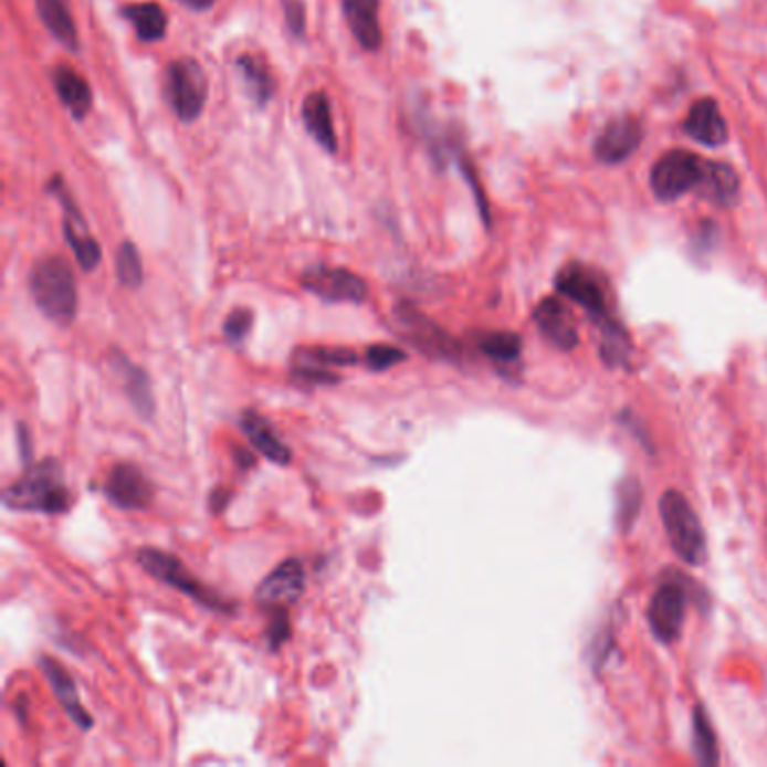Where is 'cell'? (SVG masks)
<instances>
[{
    "label": "cell",
    "mask_w": 767,
    "mask_h": 767,
    "mask_svg": "<svg viewBox=\"0 0 767 767\" xmlns=\"http://www.w3.org/2000/svg\"><path fill=\"white\" fill-rule=\"evenodd\" d=\"M3 502L14 511H39V514H66L73 504L71 488L63 480V469L56 460H41L30 464L23 475L6 488Z\"/></svg>",
    "instance_id": "obj_1"
},
{
    "label": "cell",
    "mask_w": 767,
    "mask_h": 767,
    "mask_svg": "<svg viewBox=\"0 0 767 767\" xmlns=\"http://www.w3.org/2000/svg\"><path fill=\"white\" fill-rule=\"evenodd\" d=\"M30 293L39 311L54 325L66 327L77 315V282L66 260L45 258L30 273Z\"/></svg>",
    "instance_id": "obj_2"
},
{
    "label": "cell",
    "mask_w": 767,
    "mask_h": 767,
    "mask_svg": "<svg viewBox=\"0 0 767 767\" xmlns=\"http://www.w3.org/2000/svg\"><path fill=\"white\" fill-rule=\"evenodd\" d=\"M660 514L675 554L689 563L700 565L707 558V538L705 529L693 506L677 491H666L660 502Z\"/></svg>",
    "instance_id": "obj_3"
},
{
    "label": "cell",
    "mask_w": 767,
    "mask_h": 767,
    "mask_svg": "<svg viewBox=\"0 0 767 767\" xmlns=\"http://www.w3.org/2000/svg\"><path fill=\"white\" fill-rule=\"evenodd\" d=\"M138 563L140 567L151 574L154 579L180 590L182 595L191 597L195 601L203 603L206 608H212V610H232L225 599H221L219 595H214L208 586H203L195 574H191L176 556L162 551V549H154V547H145L138 551Z\"/></svg>",
    "instance_id": "obj_4"
},
{
    "label": "cell",
    "mask_w": 767,
    "mask_h": 767,
    "mask_svg": "<svg viewBox=\"0 0 767 767\" xmlns=\"http://www.w3.org/2000/svg\"><path fill=\"white\" fill-rule=\"evenodd\" d=\"M707 174V160H702L700 156L684 151V149H673L666 151L651 171V187L653 195L660 201H677L684 195H689L691 189L700 187Z\"/></svg>",
    "instance_id": "obj_5"
},
{
    "label": "cell",
    "mask_w": 767,
    "mask_h": 767,
    "mask_svg": "<svg viewBox=\"0 0 767 767\" xmlns=\"http://www.w3.org/2000/svg\"><path fill=\"white\" fill-rule=\"evenodd\" d=\"M167 99L182 122H195L208 104V77L195 59H178L167 69Z\"/></svg>",
    "instance_id": "obj_6"
},
{
    "label": "cell",
    "mask_w": 767,
    "mask_h": 767,
    "mask_svg": "<svg viewBox=\"0 0 767 767\" xmlns=\"http://www.w3.org/2000/svg\"><path fill=\"white\" fill-rule=\"evenodd\" d=\"M395 315L399 319L406 338L425 356L445 358V360L460 356V345L443 329H439L432 319H428L423 313H419L414 306L399 304L395 308Z\"/></svg>",
    "instance_id": "obj_7"
},
{
    "label": "cell",
    "mask_w": 767,
    "mask_h": 767,
    "mask_svg": "<svg viewBox=\"0 0 767 767\" xmlns=\"http://www.w3.org/2000/svg\"><path fill=\"white\" fill-rule=\"evenodd\" d=\"M302 286L325 302L360 304L367 297L365 280L347 269L313 266L302 275Z\"/></svg>",
    "instance_id": "obj_8"
},
{
    "label": "cell",
    "mask_w": 767,
    "mask_h": 767,
    "mask_svg": "<svg viewBox=\"0 0 767 767\" xmlns=\"http://www.w3.org/2000/svg\"><path fill=\"white\" fill-rule=\"evenodd\" d=\"M104 495L111 504L124 511L147 508L154 500V484L134 464H115L104 482Z\"/></svg>",
    "instance_id": "obj_9"
},
{
    "label": "cell",
    "mask_w": 767,
    "mask_h": 767,
    "mask_svg": "<svg viewBox=\"0 0 767 767\" xmlns=\"http://www.w3.org/2000/svg\"><path fill=\"white\" fill-rule=\"evenodd\" d=\"M304 588H306L304 565L297 558H288L280 563L260 584L254 599H258L262 608H271V610L286 608L304 595Z\"/></svg>",
    "instance_id": "obj_10"
},
{
    "label": "cell",
    "mask_w": 767,
    "mask_h": 767,
    "mask_svg": "<svg viewBox=\"0 0 767 767\" xmlns=\"http://www.w3.org/2000/svg\"><path fill=\"white\" fill-rule=\"evenodd\" d=\"M556 286L565 297L581 304L595 317H601V319L608 317L606 284L595 271L571 264V266L560 271V275L556 277Z\"/></svg>",
    "instance_id": "obj_11"
},
{
    "label": "cell",
    "mask_w": 767,
    "mask_h": 767,
    "mask_svg": "<svg viewBox=\"0 0 767 767\" xmlns=\"http://www.w3.org/2000/svg\"><path fill=\"white\" fill-rule=\"evenodd\" d=\"M686 590L675 581L655 590L649 606V621L655 637H660L664 644L677 639L686 614Z\"/></svg>",
    "instance_id": "obj_12"
},
{
    "label": "cell",
    "mask_w": 767,
    "mask_h": 767,
    "mask_svg": "<svg viewBox=\"0 0 767 767\" xmlns=\"http://www.w3.org/2000/svg\"><path fill=\"white\" fill-rule=\"evenodd\" d=\"M639 143H642V126L634 117H617L603 126L595 143V154L606 165H617L626 158H630Z\"/></svg>",
    "instance_id": "obj_13"
},
{
    "label": "cell",
    "mask_w": 767,
    "mask_h": 767,
    "mask_svg": "<svg viewBox=\"0 0 767 767\" xmlns=\"http://www.w3.org/2000/svg\"><path fill=\"white\" fill-rule=\"evenodd\" d=\"M59 197L63 203V212H66V219H63V232H66V241L75 252V260L84 271H95L97 264L102 262V248L93 239L77 206L63 195V191H59Z\"/></svg>",
    "instance_id": "obj_14"
},
{
    "label": "cell",
    "mask_w": 767,
    "mask_h": 767,
    "mask_svg": "<svg viewBox=\"0 0 767 767\" xmlns=\"http://www.w3.org/2000/svg\"><path fill=\"white\" fill-rule=\"evenodd\" d=\"M684 129L700 145L721 147L727 143V122L721 113V106L710 97L697 99L689 108V115L684 119Z\"/></svg>",
    "instance_id": "obj_15"
},
{
    "label": "cell",
    "mask_w": 767,
    "mask_h": 767,
    "mask_svg": "<svg viewBox=\"0 0 767 767\" xmlns=\"http://www.w3.org/2000/svg\"><path fill=\"white\" fill-rule=\"evenodd\" d=\"M534 319L538 329L543 332V336L547 340H551L556 347L560 349H574L579 343V334H577V325H574L569 308L556 300V297H547L538 304Z\"/></svg>",
    "instance_id": "obj_16"
},
{
    "label": "cell",
    "mask_w": 767,
    "mask_h": 767,
    "mask_svg": "<svg viewBox=\"0 0 767 767\" xmlns=\"http://www.w3.org/2000/svg\"><path fill=\"white\" fill-rule=\"evenodd\" d=\"M239 425H241L243 434L248 437V441L252 443L254 451L262 453L273 464H280V466L291 464V458H293L291 449H286V443L277 437V432L273 430L269 419H264L260 412L245 410L239 419Z\"/></svg>",
    "instance_id": "obj_17"
},
{
    "label": "cell",
    "mask_w": 767,
    "mask_h": 767,
    "mask_svg": "<svg viewBox=\"0 0 767 767\" xmlns=\"http://www.w3.org/2000/svg\"><path fill=\"white\" fill-rule=\"evenodd\" d=\"M41 669H43V673H45V677H48V682H50V686L59 700V705L66 710V714L80 725V729H84V732L91 729L93 718L82 705L75 680L71 677V673L50 658H41Z\"/></svg>",
    "instance_id": "obj_18"
},
{
    "label": "cell",
    "mask_w": 767,
    "mask_h": 767,
    "mask_svg": "<svg viewBox=\"0 0 767 767\" xmlns=\"http://www.w3.org/2000/svg\"><path fill=\"white\" fill-rule=\"evenodd\" d=\"M302 119L306 132L311 138L327 151L338 149V138H336V126H334V113H332V102L327 93L315 91L311 93L304 104H302Z\"/></svg>",
    "instance_id": "obj_19"
},
{
    "label": "cell",
    "mask_w": 767,
    "mask_h": 767,
    "mask_svg": "<svg viewBox=\"0 0 767 767\" xmlns=\"http://www.w3.org/2000/svg\"><path fill=\"white\" fill-rule=\"evenodd\" d=\"M343 12L354 39L369 52L378 50L382 43L378 0H343Z\"/></svg>",
    "instance_id": "obj_20"
},
{
    "label": "cell",
    "mask_w": 767,
    "mask_h": 767,
    "mask_svg": "<svg viewBox=\"0 0 767 767\" xmlns=\"http://www.w3.org/2000/svg\"><path fill=\"white\" fill-rule=\"evenodd\" d=\"M113 367L122 376L124 388H126V397H129V401L136 408V412L143 419H154L156 401H154V390H151V380H149L147 371L143 367L134 365L129 358L122 356V354H117L113 358Z\"/></svg>",
    "instance_id": "obj_21"
},
{
    "label": "cell",
    "mask_w": 767,
    "mask_h": 767,
    "mask_svg": "<svg viewBox=\"0 0 767 767\" xmlns=\"http://www.w3.org/2000/svg\"><path fill=\"white\" fill-rule=\"evenodd\" d=\"M291 376L302 386H334L340 380L334 367L319 354V347L297 349L291 363Z\"/></svg>",
    "instance_id": "obj_22"
},
{
    "label": "cell",
    "mask_w": 767,
    "mask_h": 767,
    "mask_svg": "<svg viewBox=\"0 0 767 767\" xmlns=\"http://www.w3.org/2000/svg\"><path fill=\"white\" fill-rule=\"evenodd\" d=\"M54 88L59 93V99L73 113V117L80 119L91 111V104H93L91 86L77 71L59 66L54 71Z\"/></svg>",
    "instance_id": "obj_23"
},
{
    "label": "cell",
    "mask_w": 767,
    "mask_h": 767,
    "mask_svg": "<svg viewBox=\"0 0 767 767\" xmlns=\"http://www.w3.org/2000/svg\"><path fill=\"white\" fill-rule=\"evenodd\" d=\"M36 12L59 43L77 50V28L69 10V0H36Z\"/></svg>",
    "instance_id": "obj_24"
},
{
    "label": "cell",
    "mask_w": 767,
    "mask_h": 767,
    "mask_svg": "<svg viewBox=\"0 0 767 767\" xmlns=\"http://www.w3.org/2000/svg\"><path fill=\"white\" fill-rule=\"evenodd\" d=\"M700 189L705 191V197H710L712 201H716L721 206H729L738 199L740 180H738V174L729 165L707 162V174H705V180H702Z\"/></svg>",
    "instance_id": "obj_25"
},
{
    "label": "cell",
    "mask_w": 767,
    "mask_h": 767,
    "mask_svg": "<svg viewBox=\"0 0 767 767\" xmlns=\"http://www.w3.org/2000/svg\"><path fill=\"white\" fill-rule=\"evenodd\" d=\"M124 14L132 21L143 41L154 43L167 34V14L156 3H140L134 8H126Z\"/></svg>",
    "instance_id": "obj_26"
},
{
    "label": "cell",
    "mask_w": 767,
    "mask_h": 767,
    "mask_svg": "<svg viewBox=\"0 0 767 767\" xmlns=\"http://www.w3.org/2000/svg\"><path fill=\"white\" fill-rule=\"evenodd\" d=\"M237 66L248 84V91L250 95L258 99V104H266L271 97H273V91H275V84H273V75L269 71L266 63H262L258 56H250V54H243L239 61H237Z\"/></svg>",
    "instance_id": "obj_27"
},
{
    "label": "cell",
    "mask_w": 767,
    "mask_h": 767,
    "mask_svg": "<svg viewBox=\"0 0 767 767\" xmlns=\"http://www.w3.org/2000/svg\"><path fill=\"white\" fill-rule=\"evenodd\" d=\"M477 347L495 363H514L523 351V340L508 332H491L477 338Z\"/></svg>",
    "instance_id": "obj_28"
},
{
    "label": "cell",
    "mask_w": 767,
    "mask_h": 767,
    "mask_svg": "<svg viewBox=\"0 0 767 767\" xmlns=\"http://www.w3.org/2000/svg\"><path fill=\"white\" fill-rule=\"evenodd\" d=\"M693 732H695V754L702 765H716L718 763V745H716V734L705 716V710L695 707L693 714Z\"/></svg>",
    "instance_id": "obj_29"
},
{
    "label": "cell",
    "mask_w": 767,
    "mask_h": 767,
    "mask_svg": "<svg viewBox=\"0 0 767 767\" xmlns=\"http://www.w3.org/2000/svg\"><path fill=\"white\" fill-rule=\"evenodd\" d=\"M117 277L124 286L138 288L143 284V260L134 243H122L117 252Z\"/></svg>",
    "instance_id": "obj_30"
},
{
    "label": "cell",
    "mask_w": 767,
    "mask_h": 767,
    "mask_svg": "<svg viewBox=\"0 0 767 767\" xmlns=\"http://www.w3.org/2000/svg\"><path fill=\"white\" fill-rule=\"evenodd\" d=\"M601 356L610 365H621L628 358V340L626 334L621 332L619 325L606 323L603 327V345H601Z\"/></svg>",
    "instance_id": "obj_31"
},
{
    "label": "cell",
    "mask_w": 767,
    "mask_h": 767,
    "mask_svg": "<svg viewBox=\"0 0 767 767\" xmlns=\"http://www.w3.org/2000/svg\"><path fill=\"white\" fill-rule=\"evenodd\" d=\"M408 358V354L395 345H371L365 351V363L371 371H386L390 367H395L397 363H403Z\"/></svg>",
    "instance_id": "obj_32"
},
{
    "label": "cell",
    "mask_w": 767,
    "mask_h": 767,
    "mask_svg": "<svg viewBox=\"0 0 767 767\" xmlns=\"http://www.w3.org/2000/svg\"><path fill=\"white\" fill-rule=\"evenodd\" d=\"M252 327V311L250 308H234L225 325H223V336L228 343H241Z\"/></svg>",
    "instance_id": "obj_33"
},
{
    "label": "cell",
    "mask_w": 767,
    "mask_h": 767,
    "mask_svg": "<svg viewBox=\"0 0 767 767\" xmlns=\"http://www.w3.org/2000/svg\"><path fill=\"white\" fill-rule=\"evenodd\" d=\"M288 637H291V621H288L286 608H275L271 617V626H269V647L277 651L282 644L288 642Z\"/></svg>",
    "instance_id": "obj_34"
},
{
    "label": "cell",
    "mask_w": 767,
    "mask_h": 767,
    "mask_svg": "<svg viewBox=\"0 0 767 767\" xmlns=\"http://www.w3.org/2000/svg\"><path fill=\"white\" fill-rule=\"evenodd\" d=\"M619 502H621V508H619L621 518H623V521H632L634 514H637L639 504H642V493H639L637 484H632V482L623 484V486H621V500H619Z\"/></svg>",
    "instance_id": "obj_35"
},
{
    "label": "cell",
    "mask_w": 767,
    "mask_h": 767,
    "mask_svg": "<svg viewBox=\"0 0 767 767\" xmlns=\"http://www.w3.org/2000/svg\"><path fill=\"white\" fill-rule=\"evenodd\" d=\"M286 23L295 36H302L304 25H306V14H304V0H282Z\"/></svg>",
    "instance_id": "obj_36"
},
{
    "label": "cell",
    "mask_w": 767,
    "mask_h": 767,
    "mask_svg": "<svg viewBox=\"0 0 767 767\" xmlns=\"http://www.w3.org/2000/svg\"><path fill=\"white\" fill-rule=\"evenodd\" d=\"M230 502V491H223V488H217L214 493H212V500H210V506H212V511H214V514H221V511L225 508V504Z\"/></svg>",
    "instance_id": "obj_37"
},
{
    "label": "cell",
    "mask_w": 767,
    "mask_h": 767,
    "mask_svg": "<svg viewBox=\"0 0 767 767\" xmlns=\"http://www.w3.org/2000/svg\"><path fill=\"white\" fill-rule=\"evenodd\" d=\"M17 434L21 437V455H23V460H28L30 458V434H28V428L23 423H19L17 425Z\"/></svg>",
    "instance_id": "obj_38"
},
{
    "label": "cell",
    "mask_w": 767,
    "mask_h": 767,
    "mask_svg": "<svg viewBox=\"0 0 767 767\" xmlns=\"http://www.w3.org/2000/svg\"><path fill=\"white\" fill-rule=\"evenodd\" d=\"M182 3L191 10H210L217 0H182Z\"/></svg>",
    "instance_id": "obj_39"
}]
</instances>
